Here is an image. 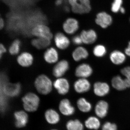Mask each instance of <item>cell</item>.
<instances>
[{"label": "cell", "mask_w": 130, "mask_h": 130, "mask_svg": "<svg viewBox=\"0 0 130 130\" xmlns=\"http://www.w3.org/2000/svg\"><path fill=\"white\" fill-rule=\"evenodd\" d=\"M35 88L38 93L46 95L51 92L53 89V82L47 75L42 74L36 78L35 81Z\"/></svg>", "instance_id": "obj_1"}, {"label": "cell", "mask_w": 130, "mask_h": 130, "mask_svg": "<svg viewBox=\"0 0 130 130\" xmlns=\"http://www.w3.org/2000/svg\"><path fill=\"white\" fill-rule=\"evenodd\" d=\"M22 101L25 111L28 112H34L38 109L40 100V98L36 94L29 93L22 98Z\"/></svg>", "instance_id": "obj_2"}, {"label": "cell", "mask_w": 130, "mask_h": 130, "mask_svg": "<svg viewBox=\"0 0 130 130\" xmlns=\"http://www.w3.org/2000/svg\"><path fill=\"white\" fill-rule=\"evenodd\" d=\"M68 1L74 13L85 14L91 10L90 0H68Z\"/></svg>", "instance_id": "obj_3"}, {"label": "cell", "mask_w": 130, "mask_h": 130, "mask_svg": "<svg viewBox=\"0 0 130 130\" xmlns=\"http://www.w3.org/2000/svg\"><path fill=\"white\" fill-rule=\"evenodd\" d=\"M31 33L32 36L37 38H43L51 40L53 37L50 29L43 24L35 25L31 29Z\"/></svg>", "instance_id": "obj_4"}, {"label": "cell", "mask_w": 130, "mask_h": 130, "mask_svg": "<svg viewBox=\"0 0 130 130\" xmlns=\"http://www.w3.org/2000/svg\"><path fill=\"white\" fill-rule=\"evenodd\" d=\"M95 22L101 28L106 29L112 23V17L106 12H100L96 14Z\"/></svg>", "instance_id": "obj_5"}, {"label": "cell", "mask_w": 130, "mask_h": 130, "mask_svg": "<svg viewBox=\"0 0 130 130\" xmlns=\"http://www.w3.org/2000/svg\"><path fill=\"white\" fill-rule=\"evenodd\" d=\"M53 87L61 95H65L69 92L70 84L67 79L65 78H57L53 83Z\"/></svg>", "instance_id": "obj_6"}, {"label": "cell", "mask_w": 130, "mask_h": 130, "mask_svg": "<svg viewBox=\"0 0 130 130\" xmlns=\"http://www.w3.org/2000/svg\"><path fill=\"white\" fill-rule=\"evenodd\" d=\"M21 90L20 84L7 83L3 87V92L6 96L16 97L20 94Z\"/></svg>", "instance_id": "obj_7"}, {"label": "cell", "mask_w": 130, "mask_h": 130, "mask_svg": "<svg viewBox=\"0 0 130 130\" xmlns=\"http://www.w3.org/2000/svg\"><path fill=\"white\" fill-rule=\"evenodd\" d=\"M70 68L69 62L66 60L58 61L54 67L53 73L54 76L57 78L62 77Z\"/></svg>", "instance_id": "obj_8"}, {"label": "cell", "mask_w": 130, "mask_h": 130, "mask_svg": "<svg viewBox=\"0 0 130 130\" xmlns=\"http://www.w3.org/2000/svg\"><path fill=\"white\" fill-rule=\"evenodd\" d=\"M93 73V70L90 65L83 63L78 65L75 71V75L79 78H87Z\"/></svg>", "instance_id": "obj_9"}, {"label": "cell", "mask_w": 130, "mask_h": 130, "mask_svg": "<svg viewBox=\"0 0 130 130\" xmlns=\"http://www.w3.org/2000/svg\"><path fill=\"white\" fill-rule=\"evenodd\" d=\"M63 30L68 35L74 34L79 28L78 21L73 18L67 19L63 24Z\"/></svg>", "instance_id": "obj_10"}, {"label": "cell", "mask_w": 130, "mask_h": 130, "mask_svg": "<svg viewBox=\"0 0 130 130\" xmlns=\"http://www.w3.org/2000/svg\"><path fill=\"white\" fill-rule=\"evenodd\" d=\"M73 87L76 93L83 94L90 90L91 84L87 78H79L74 82Z\"/></svg>", "instance_id": "obj_11"}, {"label": "cell", "mask_w": 130, "mask_h": 130, "mask_svg": "<svg viewBox=\"0 0 130 130\" xmlns=\"http://www.w3.org/2000/svg\"><path fill=\"white\" fill-rule=\"evenodd\" d=\"M54 41L56 47L61 50L66 49L70 44V41L68 38L61 32L56 33L54 37Z\"/></svg>", "instance_id": "obj_12"}, {"label": "cell", "mask_w": 130, "mask_h": 130, "mask_svg": "<svg viewBox=\"0 0 130 130\" xmlns=\"http://www.w3.org/2000/svg\"><path fill=\"white\" fill-rule=\"evenodd\" d=\"M59 109L61 113L65 116H70L74 113L75 109L70 100L64 99L60 101L59 104Z\"/></svg>", "instance_id": "obj_13"}, {"label": "cell", "mask_w": 130, "mask_h": 130, "mask_svg": "<svg viewBox=\"0 0 130 130\" xmlns=\"http://www.w3.org/2000/svg\"><path fill=\"white\" fill-rule=\"evenodd\" d=\"M79 36L83 43L86 44H93L97 39V33L93 29L83 30Z\"/></svg>", "instance_id": "obj_14"}, {"label": "cell", "mask_w": 130, "mask_h": 130, "mask_svg": "<svg viewBox=\"0 0 130 130\" xmlns=\"http://www.w3.org/2000/svg\"><path fill=\"white\" fill-rule=\"evenodd\" d=\"M93 91L96 95L103 97L109 93L110 87L108 84L105 82H97L94 84Z\"/></svg>", "instance_id": "obj_15"}, {"label": "cell", "mask_w": 130, "mask_h": 130, "mask_svg": "<svg viewBox=\"0 0 130 130\" xmlns=\"http://www.w3.org/2000/svg\"><path fill=\"white\" fill-rule=\"evenodd\" d=\"M44 60L50 64H55L58 62L59 55L58 51L54 47L47 49L43 55Z\"/></svg>", "instance_id": "obj_16"}, {"label": "cell", "mask_w": 130, "mask_h": 130, "mask_svg": "<svg viewBox=\"0 0 130 130\" xmlns=\"http://www.w3.org/2000/svg\"><path fill=\"white\" fill-rule=\"evenodd\" d=\"M109 105L106 101L101 100L96 103L95 107V112L98 118H103L107 116Z\"/></svg>", "instance_id": "obj_17"}, {"label": "cell", "mask_w": 130, "mask_h": 130, "mask_svg": "<svg viewBox=\"0 0 130 130\" xmlns=\"http://www.w3.org/2000/svg\"><path fill=\"white\" fill-rule=\"evenodd\" d=\"M15 125L18 128L25 127L28 121V116L25 112L23 111H18L14 113Z\"/></svg>", "instance_id": "obj_18"}, {"label": "cell", "mask_w": 130, "mask_h": 130, "mask_svg": "<svg viewBox=\"0 0 130 130\" xmlns=\"http://www.w3.org/2000/svg\"><path fill=\"white\" fill-rule=\"evenodd\" d=\"M17 61L21 66L28 67L32 65L34 61V57L32 54L28 52H23L19 55Z\"/></svg>", "instance_id": "obj_19"}, {"label": "cell", "mask_w": 130, "mask_h": 130, "mask_svg": "<svg viewBox=\"0 0 130 130\" xmlns=\"http://www.w3.org/2000/svg\"><path fill=\"white\" fill-rule=\"evenodd\" d=\"M88 51L84 47L79 46L77 47L72 53V57L74 61L79 62L88 57Z\"/></svg>", "instance_id": "obj_20"}, {"label": "cell", "mask_w": 130, "mask_h": 130, "mask_svg": "<svg viewBox=\"0 0 130 130\" xmlns=\"http://www.w3.org/2000/svg\"><path fill=\"white\" fill-rule=\"evenodd\" d=\"M44 117L47 123L51 125L58 124L60 120V116L56 110L53 109H47L44 113Z\"/></svg>", "instance_id": "obj_21"}, {"label": "cell", "mask_w": 130, "mask_h": 130, "mask_svg": "<svg viewBox=\"0 0 130 130\" xmlns=\"http://www.w3.org/2000/svg\"><path fill=\"white\" fill-rule=\"evenodd\" d=\"M109 59L113 64L116 65L122 64L125 61V54L119 50H114L110 54Z\"/></svg>", "instance_id": "obj_22"}, {"label": "cell", "mask_w": 130, "mask_h": 130, "mask_svg": "<svg viewBox=\"0 0 130 130\" xmlns=\"http://www.w3.org/2000/svg\"><path fill=\"white\" fill-rule=\"evenodd\" d=\"M51 40L43 38L36 37L31 41V44L37 49L46 48L51 44Z\"/></svg>", "instance_id": "obj_23"}, {"label": "cell", "mask_w": 130, "mask_h": 130, "mask_svg": "<svg viewBox=\"0 0 130 130\" xmlns=\"http://www.w3.org/2000/svg\"><path fill=\"white\" fill-rule=\"evenodd\" d=\"M111 85L114 88L119 91L125 90L127 88L124 79L119 75L112 78Z\"/></svg>", "instance_id": "obj_24"}, {"label": "cell", "mask_w": 130, "mask_h": 130, "mask_svg": "<svg viewBox=\"0 0 130 130\" xmlns=\"http://www.w3.org/2000/svg\"><path fill=\"white\" fill-rule=\"evenodd\" d=\"M77 105L79 111L83 113H88L92 109L91 103L84 98L81 97L78 100Z\"/></svg>", "instance_id": "obj_25"}, {"label": "cell", "mask_w": 130, "mask_h": 130, "mask_svg": "<svg viewBox=\"0 0 130 130\" xmlns=\"http://www.w3.org/2000/svg\"><path fill=\"white\" fill-rule=\"evenodd\" d=\"M85 125L89 129L96 130L100 128L101 122L97 117L91 116L89 117L85 120Z\"/></svg>", "instance_id": "obj_26"}, {"label": "cell", "mask_w": 130, "mask_h": 130, "mask_svg": "<svg viewBox=\"0 0 130 130\" xmlns=\"http://www.w3.org/2000/svg\"><path fill=\"white\" fill-rule=\"evenodd\" d=\"M67 130H84L83 124L78 119L69 120L66 125Z\"/></svg>", "instance_id": "obj_27"}, {"label": "cell", "mask_w": 130, "mask_h": 130, "mask_svg": "<svg viewBox=\"0 0 130 130\" xmlns=\"http://www.w3.org/2000/svg\"><path fill=\"white\" fill-rule=\"evenodd\" d=\"M93 52V54L96 57L102 58L106 54V48L104 45L98 44L94 47Z\"/></svg>", "instance_id": "obj_28"}, {"label": "cell", "mask_w": 130, "mask_h": 130, "mask_svg": "<svg viewBox=\"0 0 130 130\" xmlns=\"http://www.w3.org/2000/svg\"><path fill=\"white\" fill-rule=\"evenodd\" d=\"M21 42L20 40L16 39L12 43L9 48V53L12 55H16L19 53L20 51Z\"/></svg>", "instance_id": "obj_29"}, {"label": "cell", "mask_w": 130, "mask_h": 130, "mask_svg": "<svg viewBox=\"0 0 130 130\" xmlns=\"http://www.w3.org/2000/svg\"><path fill=\"white\" fill-rule=\"evenodd\" d=\"M8 107V102L7 96L2 93L0 94V113H4Z\"/></svg>", "instance_id": "obj_30"}, {"label": "cell", "mask_w": 130, "mask_h": 130, "mask_svg": "<svg viewBox=\"0 0 130 130\" xmlns=\"http://www.w3.org/2000/svg\"><path fill=\"white\" fill-rule=\"evenodd\" d=\"M121 73L125 77L127 88H130V67L128 66L122 68L121 70Z\"/></svg>", "instance_id": "obj_31"}, {"label": "cell", "mask_w": 130, "mask_h": 130, "mask_svg": "<svg viewBox=\"0 0 130 130\" xmlns=\"http://www.w3.org/2000/svg\"><path fill=\"white\" fill-rule=\"evenodd\" d=\"M123 0H113L111 5V11L115 13L119 12L120 9L122 7Z\"/></svg>", "instance_id": "obj_32"}, {"label": "cell", "mask_w": 130, "mask_h": 130, "mask_svg": "<svg viewBox=\"0 0 130 130\" xmlns=\"http://www.w3.org/2000/svg\"><path fill=\"white\" fill-rule=\"evenodd\" d=\"M8 81V77L6 73L0 72V94L3 92V87Z\"/></svg>", "instance_id": "obj_33"}, {"label": "cell", "mask_w": 130, "mask_h": 130, "mask_svg": "<svg viewBox=\"0 0 130 130\" xmlns=\"http://www.w3.org/2000/svg\"><path fill=\"white\" fill-rule=\"evenodd\" d=\"M102 130H118V128L115 123L106 122L102 126Z\"/></svg>", "instance_id": "obj_34"}, {"label": "cell", "mask_w": 130, "mask_h": 130, "mask_svg": "<svg viewBox=\"0 0 130 130\" xmlns=\"http://www.w3.org/2000/svg\"><path fill=\"white\" fill-rule=\"evenodd\" d=\"M72 41L73 43L75 45H80L83 43L82 39L79 35H76L73 37Z\"/></svg>", "instance_id": "obj_35"}, {"label": "cell", "mask_w": 130, "mask_h": 130, "mask_svg": "<svg viewBox=\"0 0 130 130\" xmlns=\"http://www.w3.org/2000/svg\"><path fill=\"white\" fill-rule=\"evenodd\" d=\"M125 55L130 57V41L128 43V46L125 50Z\"/></svg>", "instance_id": "obj_36"}, {"label": "cell", "mask_w": 130, "mask_h": 130, "mask_svg": "<svg viewBox=\"0 0 130 130\" xmlns=\"http://www.w3.org/2000/svg\"><path fill=\"white\" fill-rule=\"evenodd\" d=\"M6 49L3 44L0 43V54L2 55L4 53H6Z\"/></svg>", "instance_id": "obj_37"}, {"label": "cell", "mask_w": 130, "mask_h": 130, "mask_svg": "<svg viewBox=\"0 0 130 130\" xmlns=\"http://www.w3.org/2000/svg\"><path fill=\"white\" fill-rule=\"evenodd\" d=\"M5 25V22L0 14V30L4 28Z\"/></svg>", "instance_id": "obj_38"}, {"label": "cell", "mask_w": 130, "mask_h": 130, "mask_svg": "<svg viewBox=\"0 0 130 130\" xmlns=\"http://www.w3.org/2000/svg\"><path fill=\"white\" fill-rule=\"evenodd\" d=\"M67 1H68V0H56V2H55V4L56 6H59L64 3Z\"/></svg>", "instance_id": "obj_39"}, {"label": "cell", "mask_w": 130, "mask_h": 130, "mask_svg": "<svg viewBox=\"0 0 130 130\" xmlns=\"http://www.w3.org/2000/svg\"><path fill=\"white\" fill-rule=\"evenodd\" d=\"M119 12H120L122 14H125L126 12L125 8L122 6L120 9Z\"/></svg>", "instance_id": "obj_40"}, {"label": "cell", "mask_w": 130, "mask_h": 130, "mask_svg": "<svg viewBox=\"0 0 130 130\" xmlns=\"http://www.w3.org/2000/svg\"><path fill=\"white\" fill-rule=\"evenodd\" d=\"M2 55L0 54V60H1V59L2 57Z\"/></svg>", "instance_id": "obj_41"}, {"label": "cell", "mask_w": 130, "mask_h": 130, "mask_svg": "<svg viewBox=\"0 0 130 130\" xmlns=\"http://www.w3.org/2000/svg\"><path fill=\"white\" fill-rule=\"evenodd\" d=\"M51 130H58L56 129H51Z\"/></svg>", "instance_id": "obj_42"}, {"label": "cell", "mask_w": 130, "mask_h": 130, "mask_svg": "<svg viewBox=\"0 0 130 130\" xmlns=\"http://www.w3.org/2000/svg\"><path fill=\"white\" fill-rule=\"evenodd\" d=\"M129 21H130V19H129Z\"/></svg>", "instance_id": "obj_43"}]
</instances>
